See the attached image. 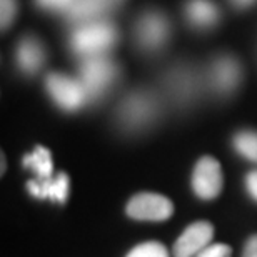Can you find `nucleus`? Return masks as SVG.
<instances>
[{
	"label": "nucleus",
	"mask_w": 257,
	"mask_h": 257,
	"mask_svg": "<svg viewBox=\"0 0 257 257\" xmlns=\"http://www.w3.org/2000/svg\"><path fill=\"white\" fill-rule=\"evenodd\" d=\"M119 32L115 25L107 20H94V22L79 24L70 34V49L80 57L107 54L117 44Z\"/></svg>",
	"instance_id": "f257e3e1"
},
{
	"label": "nucleus",
	"mask_w": 257,
	"mask_h": 257,
	"mask_svg": "<svg viewBox=\"0 0 257 257\" xmlns=\"http://www.w3.org/2000/svg\"><path fill=\"white\" fill-rule=\"evenodd\" d=\"M119 75V67L107 54L82 57L79 80L89 95V100H99L105 95Z\"/></svg>",
	"instance_id": "f03ea898"
},
{
	"label": "nucleus",
	"mask_w": 257,
	"mask_h": 257,
	"mask_svg": "<svg viewBox=\"0 0 257 257\" xmlns=\"http://www.w3.org/2000/svg\"><path fill=\"white\" fill-rule=\"evenodd\" d=\"M159 104L149 92L139 90L127 95L119 107V120L127 131H141L151 125L157 117Z\"/></svg>",
	"instance_id": "7ed1b4c3"
},
{
	"label": "nucleus",
	"mask_w": 257,
	"mask_h": 257,
	"mask_svg": "<svg viewBox=\"0 0 257 257\" xmlns=\"http://www.w3.org/2000/svg\"><path fill=\"white\" fill-rule=\"evenodd\" d=\"M45 89L60 109L69 112L79 110L89 102L82 82L65 74H50L45 79Z\"/></svg>",
	"instance_id": "20e7f679"
},
{
	"label": "nucleus",
	"mask_w": 257,
	"mask_h": 257,
	"mask_svg": "<svg viewBox=\"0 0 257 257\" xmlns=\"http://www.w3.org/2000/svg\"><path fill=\"white\" fill-rule=\"evenodd\" d=\"M171 25L164 14L157 10H149L142 14L136 24V40L139 47L147 52H154L167 44Z\"/></svg>",
	"instance_id": "39448f33"
},
{
	"label": "nucleus",
	"mask_w": 257,
	"mask_h": 257,
	"mask_svg": "<svg viewBox=\"0 0 257 257\" xmlns=\"http://www.w3.org/2000/svg\"><path fill=\"white\" fill-rule=\"evenodd\" d=\"M172 212L174 205L171 200L152 192L134 195L127 204V214L137 220H166Z\"/></svg>",
	"instance_id": "423d86ee"
},
{
	"label": "nucleus",
	"mask_w": 257,
	"mask_h": 257,
	"mask_svg": "<svg viewBox=\"0 0 257 257\" xmlns=\"http://www.w3.org/2000/svg\"><path fill=\"white\" fill-rule=\"evenodd\" d=\"M192 187L199 199L212 200L222 191V169L214 157H202L192 174Z\"/></svg>",
	"instance_id": "0eeeda50"
},
{
	"label": "nucleus",
	"mask_w": 257,
	"mask_h": 257,
	"mask_svg": "<svg viewBox=\"0 0 257 257\" xmlns=\"http://www.w3.org/2000/svg\"><path fill=\"white\" fill-rule=\"evenodd\" d=\"M214 237V227L210 222H195L184 230V234L174 244V255L176 257H195L199 252L210 245Z\"/></svg>",
	"instance_id": "6e6552de"
},
{
	"label": "nucleus",
	"mask_w": 257,
	"mask_h": 257,
	"mask_svg": "<svg viewBox=\"0 0 257 257\" xmlns=\"http://www.w3.org/2000/svg\"><path fill=\"white\" fill-rule=\"evenodd\" d=\"M166 87L177 104H189L199 92V77L187 65H177L166 75Z\"/></svg>",
	"instance_id": "1a4fd4ad"
},
{
	"label": "nucleus",
	"mask_w": 257,
	"mask_h": 257,
	"mask_svg": "<svg viewBox=\"0 0 257 257\" xmlns=\"http://www.w3.org/2000/svg\"><path fill=\"white\" fill-rule=\"evenodd\" d=\"M242 72H240V65L234 57L230 55H224L214 60V64L210 65L209 72V80L210 85L215 92L222 95L230 94L235 90V87L239 85Z\"/></svg>",
	"instance_id": "9d476101"
},
{
	"label": "nucleus",
	"mask_w": 257,
	"mask_h": 257,
	"mask_svg": "<svg viewBox=\"0 0 257 257\" xmlns=\"http://www.w3.org/2000/svg\"><path fill=\"white\" fill-rule=\"evenodd\" d=\"M120 2L122 0H75L65 17L75 25L102 20L105 14H109Z\"/></svg>",
	"instance_id": "9b49d317"
},
{
	"label": "nucleus",
	"mask_w": 257,
	"mask_h": 257,
	"mask_svg": "<svg viewBox=\"0 0 257 257\" xmlns=\"http://www.w3.org/2000/svg\"><path fill=\"white\" fill-rule=\"evenodd\" d=\"M29 192L39 199H52L55 202L64 204L69 197V177L60 172L55 179H39L27 184Z\"/></svg>",
	"instance_id": "f8f14e48"
},
{
	"label": "nucleus",
	"mask_w": 257,
	"mask_h": 257,
	"mask_svg": "<svg viewBox=\"0 0 257 257\" xmlns=\"http://www.w3.org/2000/svg\"><path fill=\"white\" fill-rule=\"evenodd\" d=\"M45 62L44 45L35 37H24L17 45V64L25 74H35Z\"/></svg>",
	"instance_id": "ddd939ff"
},
{
	"label": "nucleus",
	"mask_w": 257,
	"mask_h": 257,
	"mask_svg": "<svg viewBox=\"0 0 257 257\" xmlns=\"http://www.w3.org/2000/svg\"><path fill=\"white\" fill-rule=\"evenodd\" d=\"M186 17L197 29H209L217 24L219 10L212 0H189L186 5Z\"/></svg>",
	"instance_id": "4468645a"
},
{
	"label": "nucleus",
	"mask_w": 257,
	"mask_h": 257,
	"mask_svg": "<svg viewBox=\"0 0 257 257\" xmlns=\"http://www.w3.org/2000/svg\"><path fill=\"white\" fill-rule=\"evenodd\" d=\"M24 166L32 169V171L39 176V179L52 177V171H54L52 156H50V152L45 147H35L29 156H25Z\"/></svg>",
	"instance_id": "2eb2a0df"
},
{
	"label": "nucleus",
	"mask_w": 257,
	"mask_h": 257,
	"mask_svg": "<svg viewBox=\"0 0 257 257\" xmlns=\"http://www.w3.org/2000/svg\"><path fill=\"white\" fill-rule=\"evenodd\" d=\"M234 149L247 161L257 162V132L254 131H242L235 134L234 137Z\"/></svg>",
	"instance_id": "dca6fc26"
},
{
	"label": "nucleus",
	"mask_w": 257,
	"mask_h": 257,
	"mask_svg": "<svg viewBox=\"0 0 257 257\" xmlns=\"http://www.w3.org/2000/svg\"><path fill=\"white\" fill-rule=\"evenodd\" d=\"M127 257H169L167 249L164 247L157 240H151V242H144L136 245Z\"/></svg>",
	"instance_id": "f3484780"
},
{
	"label": "nucleus",
	"mask_w": 257,
	"mask_h": 257,
	"mask_svg": "<svg viewBox=\"0 0 257 257\" xmlns=\"http://www.w3.org/2000/svg\"><path fill=\"white\" fill-rule=\"evenodd\" d=\"M75 0H35V4L40 9L49 10V12H64L67 14L69 9L74 5Z\"/></svg>",
	"instance_id": "a211bd4d"
},
{
	"label": "nucleus",
	"mask_w": 257,
	"mask_h": 257,
	"mask_svg": "<svg viewBox=\"0 0 257 257\" xmlns=\"http://www.w3.org/2000/svg\"><path fill=\"white\" fill-rule=\"evenodd\" d=\"M2 29H9L17 15V0H2Z\"/></svg>",
	"instance_id": "6ab92c4d"
},
{
	"label": "nucleus",
	"mask_w": 257,
	"mask_h": 257,
	"mask_svg": "<svg viewBox=\"0 0 257 257\" xmlns=\"http://www.w3.org/2000/svg\"><path fill=\"white\" fill-rule=\"evenodd\" d=\"M232 249L227 244H210L195 257H230Z\"/></svg>",
	"instance_id": "aec40b11"
},
{
	"label": "nucleus",
	"mask_w": 257,
	"mask_h": 257,
	"mask_svg": "<svg viewBox=\"0 0 257 257\" xmlns=\"http://www.w3.org/2000/svg\"><path fill=\"white\" fill-rule=\"evenodd\" d=\"M245 187H247V192L250 194V197L257 200V171L247 174V177H245Z\"/></svg>",
	"instance_id": "412c9836"
},
{
	"label": "nucleus",
	"mask_w": 257,
	"mask_h": 257,
	"mask_svg": "<svg viewBox=\"0 0 257 257\" xmlns=\"http://www.w3.org/2000/svg\"><path fill=\"white\" fill-rule=\"evenodd\" d=\"M242 257H257V235H252V237L245 242Z\"/></svg>",
	"instance_id": "4be33fe9"
},
{
	"label": "nucleus",
	"mask_w": 257,
	"mask_h": 257,
	"mask_svg": "<svg viewBox=\"0 0 257 257\" xmlns=\"http://www.w3.org/2000/svg\"><path fill=\"white\" fill-rule=\"evenodd\" d=\"M232 2L237 5V7H247V5L254 4L255 0H232Z\"/></svg>",
	"instance_id": "5701e85b"
},
{
	"label": "nucleus",
	"mask_w": 257,
	"mask_h": 257,
	"mask_svg": "<svg viewBox=\"0 0 257 257\" xmlns=\"http://www.w3.org/2000/svg\"><path fill=\"white\" fill-rule=\"evenodd\" d=\"M5 172V157L2 156V174Z\"/></svg>",
	"instance_id": "b1692460"
}]
</instances>
